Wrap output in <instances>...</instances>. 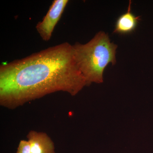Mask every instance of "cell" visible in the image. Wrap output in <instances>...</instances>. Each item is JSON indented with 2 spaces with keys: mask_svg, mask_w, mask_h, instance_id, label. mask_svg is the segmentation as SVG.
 Returning a JSON list of instances; mask_svg holds the SVG:
<instances>
[{
  "mask_svg": "<svg viewBox=\"0 0 153 153\" xmlns=\"http://www.w3.org/2000/svg\"><path fill=\"white\" fill-rule=\"evenodd\" d=\"M27 137L32 153H55L54 143L46 133L31 131Z\"/></svg>",
  "mask_w": 153,
  "mask_h": 153,
  "instance_id": "277c9868",
  "label": "cell"
},
{
  "mask_svg": "<svg viewBox=\"0 0 153 153\" xmlns=\"http://www.w3.org/2000/svg\"><path fill=\"white\" fill-rule=\"evenodd\" d=\"M131 1H129L127 10L118 17L115 25L114 33L120 35L131 34L136 29L140 16H136L131 12Z\"/></svg>",
  "mask_w": 153,
  "mask_h": 153,
  "instance_id": "5b68a950",
  "label": "cell"
},
{
  "mask_svg": "<svg viewBox=\"0 0 153 153\" xmlns=\"http://www.w3.org/2000/svg\"><path fill=\"white\" fill-rule=\"evenodd\" d=\"M68 0H54L47 14L36 26L37 32L43 41H49L55 26L63 13Z\"/></svg>",
  "mask_w": 153,
  "mask_h": 153,
  "instance_id": "3957f363",
  "label": "cell"
},
{
  "mask_svg": "<svg viewBox=\"0 0 153 153\" xmlns=\"http://www.w3.org/2000/svg\"><path fill=\"white\" fill-rule=\"evenodd\" d=\"M17 153H32L31 146L29 142L25 140L20 141Z\"/></svg>",
  "mask_w": 153,
  "mask_h": 153,
  "instance_id": "8992f818",
  "label": "cell"
},
{
  "mask_svg": "<svg viewBox=\"0 0 153 153\" xmlns=\"http://www.w3.org/2000/svg\"><path fill=\"white\" fill-rule=\"evenodd\" d=\"M85 86L68 42L0 66V104L9 109L57 91L75 96Z\"/></svg>",
  "mask_w": 153,
  "mask_h": 153,
  "instance_id": "6da1fadb",
  "label": "cell"
},
{
  "mask_svg": "<svg viewBox=\"0 0 153 153\" xmlns=\"http://www.w3.org/2000/svg\"><path fill=\"white\" fill-rule=\"evenodd\" d=\"M117 47L103 31L97 33L86 44L76 42L72 45L75 61L85 78L86 86L103 82L105 68L110 63L112 65L116 63Z\"/></svg>",
  "mask_w": 153,
  "mask_h": 153,
  "instance_id": "7a4b0ae2",
  "label": "cell"
}]
</instances>
